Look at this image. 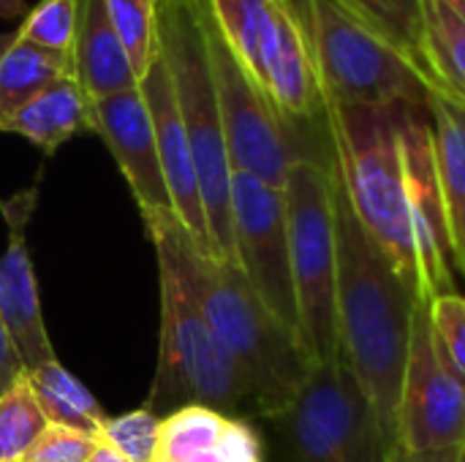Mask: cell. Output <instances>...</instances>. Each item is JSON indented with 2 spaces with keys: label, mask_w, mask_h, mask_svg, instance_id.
I'll return each mask as SVG.
<instances>
[{
  "label": "cell",
  "mask_w": 465,
  "mask_h": 462,
  "mask_svg": "<svg viewBox=\"0 0 465 462\" xmlns=\"http://www.w3.org/2000/svg\"><path fill=\"white\" fill-rule=\"evenodd\" d=\"M158 261H166L215 335L245 370L259 422L283 411L313 373L300 335L289 329L251 289L237 264L204 253L174 212L144 215Z\"/></svg>",
  "instance_id": "cell-1"
},
{
  "label": "cell",
  "mask_w": 465,
  "mask_h": 462,
  "mask_svg": "<svg viewBox=\"0 0 465 462\" xmlns=\"http://www.w3.org/2000/svg\"><path fill=\"white\" fill-rule=\"evenodd\" d=\"M332 180L338 231V351L376 406L384 428L398 441L395 411L409 354L411 316L420 300L395 264L384 256V251L362 229L335 169Z\"/></svg>",
  "instance_id": "cell-2"
},
{
  "label": "cell",
  "mask_w": 465,
  "mask_h": 462,
  "mask_svg": "<svg viewBox=\"0 0 465 462\" xmlns=\"http://www.w3.org/2000/svg\"><path fill=\"white\" fill-rule=\"evenodd\" d=\"M398 109L401 106L322 101L330 136V163L351 210L371 240L414 289L417 300L425 302L422 261L398 133Z\"/></svg>",
  "instance_id": "cell-3"
},
{
  "label": "cell",
  "mask_w": 465,
  "mask_h": 462,
  "mask_svg": "<svg viewBox=\"0 0 465 462\" xmlns=\"http://www.w3.org/2000/svg\"><path fill=\"white\" fill-rule=\"evenodd\" d=\"M158 3H161V54L169 68L177 109L191 144L213 253L229 264H237L234 237H232L234 169L223 136L207 44L199 22L202 0H158Z\"/></svg>",
  "instance_id": "cell-4"
},
{
  "label": "cell",
  "mask_w": 465,
  "mask_h": 462,
  "mask_svg": "<svg viewBox=\"0 0 465 462\" xmlns=\"http://www.w3.org/2000/svg\"><path fill=\"white\" fill-rule=\"evenodd\" d=\"M158 272L161 351L144 408L166 419L180 408L202 406L232 419L259 422L256 392L240 362L188 297L177 272L166 261H158Z\"/></svg>",
  "instance_id": "cell-5"
},
{
  "label": "cell",
  "mask_w": 465,
  "mask_h": 462,
  "mask_svg": "<svg viewBox=\"0 0 465 462\" xmlns=\"http://www.w3.org/2000/svg\"><path fill=\"white\" fill-rule=\"evenodd\" d=\"M262 428L264 462H387L398 444L343 359L316 365Z\"/></svg>",
  "instance_id": "cell-6"
},
{
  "label": "cell",
  "mask_w": 465,
  "mask_h": 462,
  "mask_svg": "<svg viewBox=\"0 0 465 462\" xmlns=\"http://www.w3.org/2000/svg\"><path fill=\"white\" fill-rule=\"evenodd\" d=\"M292 280L297 300V329L316 365L341 359L335 291H338V231L335 180L330 155H302L283 182Z\"/></svg>",
  "instance_id": "cell-7"
},
{
  "label": "cell",
  "mask_w": 465,
  "mask_h": 462,
  "mask_svg": "<svg viewBox=\"0 0 465 462\" xmlns=\"http://www.w3.org/2000/svg\"><path fill=\"white\" fill-rule=\"evenodd\" d=\"M305 30L322 101L362 106H428L441 90L392 44L338 0H305Z\"/></svg>",
  "instance_id": "cell-8"
},
{
  "label": "cell",
  "mask_w": 465,
  "mask_h": 462,
  "mask_svg": "<svg viewBox=\"0 0 465 462\" xmlns=\"http://www.w3.org/2000/svg\"><path fill=\"white\" fill-rule=\"evenodd\" d=\"M199 22L207 44L232 169L251 174L267 185L283 188L292 163L302 158V152L289 139V125L278 117L272 103L226 46L210 16L207 0L199 3Z\"/></svg>",
  "instance_id": "cell-9"
},
{
  "label": "cell",
  "mask_w": 465,
  "mask_h": 462,
  "mask_svg": "<svg viewBox=\"0 0 465 462\" xmlns=\"http://www.w3.org/2000/svg\"><path fill=\"white\" fill-rule=\"evenodd\" d=\"M395 436L406 449L465 447V387L436 338L428 302H417L411 316Z\"/></svg>",
  "instance_id": "cell-10"
},
{
  "label": "cell",
  "mask_w": 465,
  "mask_h": 462,
  "mask_svg": "<svg viewBox=\"0 0 465 462\" xmlns=\"http://www.w3.org/2000/svg\"><path fill=\"white\" fill-rule=\"evenodd\" d=\"M232 237L237 267L251 289L289 329L300 335L283 188L234 172Z\"/></svg>",
  "instance_id": "cell-11"
},
{
  "label": "cell",
  "mask_w": 465,
  "mask_h": 462,
  "mask_svg": "<svg viewBox=\"0 0 465 462\" xmlns=\"http://www.w3.org/2000/svg\"><path fill=\"white\" fill-rule=\"evenodd\" d=\"M398 133L403 152V172L409 185L414 234L422 261V291L425 302L458 291L452 278L450 259V234H447V212L436 172V150H433V125L428 106H401L398 109Z\"/></svg>",
  "instance_id": "cell-12"
},
{
  "label": "cell",
  "mask_w": 465,
  "mask_h": 462,
  "mask_svg": "<svg viewBox=\"0 0 465 462\" xmlns=\"http://www.w3.org/2000/svg\"><path fill=\"white\" fill-rule=\"evenodd\" d=\"M93 133H98L114 155L142 218L174 212L158 158L153 120L139 87L93 101Z\"/></svg>",
  "instance_id": "cell-13"
},
{
  "label": "cell",
  "mask_w": 465,
  "mask_h": 462,
  "mask_svg": "<svg viewBox=\"0 0 465 462\" xmlns=\"http://www.w3.org/2000/svg\"><path fill=\"white\" fill-rule=\"evenodd\" d=\"M33 196L35 191H27L14 196L8 204H3V212L8 218V245L0 253V319L16 346L25 373L57 359L52 340L46 335L38 286H35L33 261L25 237Z\"/></svg>",
  "instance_id": "cell-14"
},
{
  "label": "cell",
  "mask_w": 465,
  "mask_h": 462,
  "mask_svg": "<svg viewBox=\"0 0 465 462\" xmlns=\"http://www.w3.org/2000/svg\"><path fill=\"white\" fill-rule=\"evenodd\" d=\"M139 90L144 95V103H147V112L153 120L158 158H161V169H163V180H166V191H169L174 215L183 221L188 234L196 240V245L204 253L215 256L210 231H207V218H204V204H202V193H199L191 144L185 136V125H183L180 109H177V98H174V87H172V76L163 63V54L142 76Z\"/></svg>",
  "instance_id": "cell-15"
},
{
  "label": "cell",
  "mask_w": 465,
  "mask_h": 462,
  "mask_svg": "<svg viewBox=\"0 0 465 462\" xmlns=\"http://www.w3.org/2000/svg\"><path fill=\"white\" fill-rule=\"evenodd\" d=\"M158 462H264L253 422L188 406L161 422Z\"/></svg>",
  "instance_id": "cell-16"
},
{
  "label": "cell",
  "mask_w": 465,
  "mask_h": 462,
  "mask_svg": "<svg viewBox=\"0 0 465 462\" xmlns=\"http://www.w3.org/2000/svg\"><path fill=\"white\" fill-rule=\"evenodd\" d=\"M428 114L433 125L436 172L447 212L452 270L465 278V103L444 90H430Z\"/></svg>",
  "instance_id": "cell-17"
},
{
  "label": "cell",
  "mask_w": 465,
  "mask_h": 462,
  "mask_svg": "<svg viewBox=\"0 0 465 462\" xmlns=\"http://www.w3.org/2000/svg\"><path fill=\"white\" fill-rule=\"evenodd\" d=\"M74 79L93 101L139 87L128 54L109 22L104 0H82L74 44Z\"/></svg>",
  "instance_id": "cell-18"
},
{
  "label": "cell",
  "mask_w": 465,
  "mask_h": 462,
  "mask_svg": "<svg viewBox=\"0 0 465 462\" xmlns=\"http://www.w3.org/2000/svg\"><path fill=\"white\" fill-rule=\"evenodd\" d=\"M84 131H93V98L74 76L57 79L0 125V133H16L44 150V155H52Z\"/></svg>",
  "instance_id": "cell-19"
},
{
  "label": "cell",
  "mask_w": 465,
  "mask_h": 462,
  "mask_svg": "<svg viewBox=\"0 0 465 462\" xmlns=\"http://www.w3.org/2000/svg\"><path fill=\"white\" fill-rule=\"evenodd\" d=\"M65 76H74V54L38 46L16 30L11 46L0 54V125L30 98Z\"/></svg>",
  "instance_id": "cell-20"
},
{
  "label": "cell",
  "mask_w": 465,
  "mask_h": 462,
  "mask_svg": "<svg viewBox=\"0 0 465 462\" xmlns=\"http://www.w3.org/2000/svg\"><path fill=\"white\" fill-rule=\"evenodd\" d=\"M25 378L33 389L38 408L44 411L52 428H65L95 438L101 436V428L109 417L101 411L93 392L74 373H68L57 359L35 370H27Z\"/></svg>",
  "instance_id": "cell-21"
},
{
  "label": "cell",
  "mask_w": 465,
  "mask_h": 462,
  "mask_svg": "<svg viewBox=\"0 0 465 462\" xmlns=\"http://www.w3.org/2000/svg\"><path fill=\"white\" fill-rule=\"evenodd\" d=\"M207 8L226 46L259 87L262 60L275 35L281 0H207Z\"/></svg>",
  "instance_id": "cell-22"
},
{
  "label": "cell",
  "mask_w": 465,
  "mask_h": 462,
  "mask_svg": "<svg viewBox=\"0 0 465 462\" xmlns=\"http://www.w3.org/2000/svg\"><path fill=\"white\" fill-rule=\"evenodd\" d=\"M422 49L439 87L465 103V25L444 0H422Z\"/></svg>",
  "instance_id": "cell-23"
},
{
  "label": "cell",
  "mask_w": 465,
  "mask_h": 462,
  "mask_svg": "<svg viewBox=\"0 0 465 462\" xmlns=\"http://www.w3.org/2000/svg\"><path fill=\"white\" fill-rule=\"evenodd\" d=\"M338 3L346 5L354 16H360L373 33H379L387 44H392L420 71L433 76L422 49V0H338Z\"/></svg>",
  "instance_id": "cell-24"
},
{
  "label": "cell",
  "mask_w": 465,
  "mask_h": 462,
  "mask_svg": "<svg viewBox=\"0 0 465 462\" xmlns=\"http://www.w3.org/2000/svg\"><path fill=\"white\" fill-rule=\"evenodd\" d=\"M109 22L128 54V63L142 82L150 65L161 57V3L158 0H104Z\"/></svg>",
  "instance_id": "cell-25"
},
{
  "label": "cell",
  "mask_w": 465,
  "mask_h": 462,
  "mask_svg": "<svg viewBox=\"0 0 465 462\" xmlns=\"http://www.w3.org/2000/svg\"><path fill=\"white\" fill-rule=\"evenodd\" d=\"M49 430L27 378L22 376L0 398V462H25Z\"/></svg>",
  "instance_id": "cell-26"
},
{
  "label": "cell",
  "mask_w": 465,
  "mask_h": 462,
  "mask_svg": "<svg viewBox=\"0 0 465 462\" xmlns=\"http://www.w3.org/2000/svg\"><path fill=\"white\" fill-rule=\"evenodd\" d=\"M79 16L82 0H38L22 19L19 35L38 46L74 54Z\"/></svg>",
  "instance_id": "cell-27"
},
{
  "label": "cell",
  "mask_w": 465,
  "mask_h": 462,
  "mask_svg": "<svg viewBox=\"0 0 465 462\" xmlns=\"http://www.w3.org/2000/svg\"><path fill=\"white\" fill-rule=\"evenodd\" d=\"M161 422L144 406L120 417H109L101 428V441H106L128 462H158L161 452Z\"/></svg>",
  "instance_id": "cell-28"
},
{
  "label": "cell",
  "mask_w": 465,
  "mask_h": 462,
  "mask_svg": "<svg viewBox=\"0 0 465 462\" xmlns=\"http://www.w3.org/2000/svg\"><path fill=\"white\" fill-rule=\"evenodd\" d=\"M436 338L465 387V294L450 291L428 302Z\"/></svg>",
  "instance_id": "cell-29"
},
{
  "label": "cell",
  "mask_w": 465,
  "mask_h": 462,
  "mask_svg": "<svg viewBox=\"0 0 465 462\" xmlns=\"http://www.w3.org/2000/svg\"><path fill=\"white\" fill-rule=\"evenodd\" d=\"M95 441H98L95 436L49 425V430L41 436V441L35 444V449L27 455L25 462H87Z\"/></svg>",
  "instance_id": "cell-30"
},
{
  "label": "cell",
  "mask_w": 465,
  "mask_h": 462,
  "mask_svg": "<svg viewBox=\"0 0 465 462\" xmlns=\"http://www.w3.org/2000/svg\"><path fill=\"white\" fill-rule=\"evenodd\" d=\"M25 376V365L16 354V346L0 319V398Z\"/></svg>",
  "instance_id": "cell-31"
},
{
  "label": "cell",
  "mask_w": 465,
  "mask_h": 462,
  "mask_svg": "<svg viewBox=\"0 0 465 462\" xmlns=\"http://www.w3.org/2000/svg\"><path fill=\"white\" fill-rule=\"evenodd\" d=\"M387 462H465V447H450V449H406V447L395 444Z\"/></svg>",
  "instance_id": "cell-32"
},
{
  "label": "cell",
  "mask_w": 465,
  "mask_h": 462,
  "mask_svg": "<svg viewBox=\"0 0 465 462\" xmlns=\"http://www.w3.org/2000/svg\"><path fill=\"white\" fill-rule=\"evenodd\" d=\"M87 462H128L123 455H117L106 441H95V447H93V452H90V457H87Z\"/></svg>",
  "instance_id": "cell-33"
},
{
  "label": "cell",
  "mask_w": 465,
  "mask_h": 462,
  "mask_svg": "<svg viewBox=\"0 0 465 462\" xmlns=\"http://www.w3.org/2000/svg\"><path fill=\"white\" fill-rule=\"evenodd\" d=\"M27 11L25 0H0V19H25Z\"/></svg>",
  "instance_id": "cell-34"
},
{
  "label": "cell",
  "mask_w": 465,
  "mask_h": 462,
  "mask_svg": "<svg viewBox=\"0 0 465 462\" xmlns=\"http://www.w3.org/2000/svg\"><path fill=\"white\" fill-rule=\"evenodd\" d=\"M444 3H447V5L460 16V22L465 25V0H444Z\"/></svg>",
  "instance_id": "cell-35"
},
{
  "label": "cell",
  "mask_w": 465,
  "mask_h": 462,
  "mask_svg": "<svg viewBox=\"0 0 465 462\" xmlns=\"http://www.w3.org/2000/svg\"><path fill=\"white\" fill-rule=\"evenodd\" d=\"M14 38H16V30H14V33H0V54L11 46V41H14Z\"/></svg>",
  "instance_id": "cell-36"
}]
</instances>
